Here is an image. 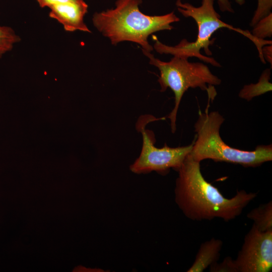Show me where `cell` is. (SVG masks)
I'll list each match as a JSON object with an SVG mask.
<instances>
[{
  "instance_id": "cell-15",
  "label": "cell",
  "mask_w": 272,
  "mask_h": 272,
  "mask_svg": "<svg viewBox=\"0 0 272 272\" xmlns=\"http://www.w3.org/2000/svg\"><path fill=\"white\" fill-rule=\"evenodd\" d=\"M210 267L211 272H237L234 259L230 256L225 257L222 262H216Z\"/></svg>"
},
{
  "instance_id": "cell-16",
  "label": "cell",
  "mask_w": 272,
  "mask_h": 272,
  "mask_svg": "<svg viewBox=\"0 0 272 272\" xmlns=\"http://www.w3.org/2000/svg\"><path fill=\"white\" fill-rule=\"evenodd\" d=\"M262 55L265 61H267L272 66V45L267 44L262 48Z\"/></svg>"
},
{
  "instance_id": "cell-5",
  "label": "cell",
  "mask_w": 272,
  "mask_h": 272,
  "mask_svg": "<svg viewBox=\"0 0 272 272\" xmlns=\"http://www.w3.org/2000/svg\"><path fill=\"white\" fill-rule=\"evenodd\" d=\"M142 51L149 58L150 64L159 70L158 81L161 87L160 91L165 92L169 88L174 94L175 105L167 116L171 121L172 132L174 133L176 129L177 111L184 93L189 88H198L207 91L209 100H213L216 96L215 90L211 88L220 85L221 80L202 62H190L187 58L175 56L169 61H163L155 57L151 52Z\"/></svg>"
},
{
  "instance_id": "cell-11",
  "label": "cell",
  "mask_w": 272,
  "mask_h": 272,
  "mask_svg": "<svg viewBox=\"0 0 272 272\" xmlns=\"http://www.w3.org/2000/svg\"><path fill=\"white\" fill-rule=\"evenodd\" d=\"M253 221L256 228L260 231L272 230V201L262 204L251 210L247 215Z\"/></svg>"
},
{
  "instance_id": "cell-18",
  "label": "cell",
  "mask_w": 272,
  "mask_h": 272,
  "mask_svg": "<svg viewBox=\"0 0 272 272\" xmlns=\"http://www.w3.org/2000/svg\"><path fill=\"white\" fill-rule=\"evenodd\" d=\"M217 2L221 11L234 13V10L229 0H217Z\"/></svg>"
},
{
  "instance_id": "cell-13",
  "label": "cell",
  "mask_w": 272,
  "mask_h": 272,
  "mask_svg": "<svg viewBox=\"0 0 272 272\" xmlns=\"http://www.w3.org/2000/svg\"><path fill=\"white\" fill-rule=\"evenodd\" d=\"M251 34L259 39L264 40L272 36V14L271 12L259 20L253 26Z\"/></svg>"
},
{
  "instance_id": "cell-12",
  "label": "cell",
  "mask_w": 272,
  "mask_h": 272,
  "mask_svg": "<svg viewBox=\"0 0 272 272\" xmlns=\"http://www.w3.org/2000/svg\"><path fill=\"white\" fill-rule=\"evenodd\" d=\"M20 40L19 36L11 27L0 26V58L11 51L14 45Z\"/></svg>"
},
{
  "instance_id": "cell-7",
  "label": "cell",
  "mask_w": 272,
  "mask_h": 272,
  "mask_svg": "<svg viewBox=\"0 0 272 272\" xmlns=\"http://www.w3.org/2000/svg\"><path fill=\"white\" fill-rule=\"evenodd\" d=\"M234 262L237 272L271 271L272 230L261 232L253 225Z\"/></svg>"
},
{
  "instance_id": "cell-14",
  "label": "cell",
  "mask_w": 272,
  "mask_h": 272,
  "mask_svg": "<svg viewBox=\"0 0 272 272\" xmlns=\"http://www.w3.org/2000/svg\"><path fill=\"white\" fill-rule=\"evenodd\" d=\"M239 5H242L245 0H235ZM272 8V0H257V6L253 16L252 18L250 25L253 27L259 20L271 13Z\"/></svg>"
},
{
  "instance_id": "cell-2",
  "label": "cell",
  "mask_w": 272,
  "mask_h": 272,
  "mask_svg": "<svg viewBox=\"0 0 272 272\" xmlns=\"http://www.w3.org/2000/svg\"><path fill=\"white\" fill-rule=\"evenodd\" d=\"M142 0H117L115 7L95 13L92 21L95 27L108 38L112 44L130 41L140 45L142 50L151 52L150 35L160 31L173 29L171 24L180 19L172 12L168 14L149 16L139 9Z\"/></svg>"
},
{
  "instance_id": "cell-6",
  "label": "cell",
  "mask_w": 272,
  "mask_h": 272,
  "mask_svg": "<svg viewBox=\"0 0 272 272\" xmlns=\"http://www.w3.org/2000/svg\"><path fill=\"white\" fill-rule=\"evenodd\" d=\"M153 116H142L137 123V129L141 131L143 138V145L141 154L134 162L130 165V170L136 174H145L152 171L165 175L171 168L177 171L181 167L186 157L191 152L193 143L188 146L171 148L166 145L162 148H157L153 131L146 130V125L150 122L162 119Z\"/></svg>"
},
{
  "instance_id": "cell-3",
  "label": "cell",
  "mask_w": 272,
  "mask_h": 272,
  "mask_svg": "<svg viewBox=\"0 0 272 272\" xmlns=\"http://www.w3.org/2000/svg\"><path fill=\"white\" fill-rule=\"evenodd\" d=\"M214 1L202 0L201 5L196 7L188 3H182L181 0H177L176 5L178 11L184 17L192 18L195 21L198 27L197 38L193 42H188L183 39L177 45L172 46L162 43L154 36L153 48L162 54H171L187 59L190 57H196L213 66L221 67V64L214 58L201 54L200 50L203 48L207 55H212L209 47L213 43L214 40H211L210 38L216 31L224 28L238 32L250 39L258 50L259 56H261L262 47L270 44L271 41L256 38L248 30L235 28L222 21L214 8Z\"/></svg>"
},
{
  "instance_id": "cell-17",
  "label": "cell",
  "mask_w": 272,
  "mask_h": 272,
  "mask_svg": "<svg viewBox=\"0 0 272 272\" xmlns=\"http://www.w3.org/2000/svg\"><path fill=\"white\" fill-rule=\"evenodd\" d=\"M72 0H36L41 8L48 7L62 3H64Z\"/></svg>"
},
{
  "instance_id": "cell-4",
  "label": "cell",
  "mask_w": 272,
  "mask_h": 272,
  "mask_svg": "<svg viewBox=\"0 0 272 272\" xmlns=\"http://www.w3.org/2000/svg\"><path fill=\"white\" fill-rule=\"evenodd\" d=\"M224 118L218 111L199 112L194 124L196 140L193 142L190 155L200 162L205 159L225 162L244 167H255L272 160V145H258L253 151L231 147L221 138L220 129Z\"/></svg>"
},
{
  "instance_id": "cell-10",
  "label": "cell",
  "mask_w": 272,
  "mask_h": 272,
  "mask_svg": "<svg viewBox=\"0 0 272 272\" xmlns=\"http://www.w3.org/2000/svg\"><path fill=\"white\" fill-rule=\"evenodd\" d=\"M270 70L266 69L264 70L257 83L245 85L240 91L239 96L247 101L251 100L253 98L271 91L272 84L269 82Z\"/></svg>"
},
{
  "instance_id": "cell-8",
  "label": "cell",
  "mask_w": 272,
  "mask_h": 272,
  "mask_svg": "<svg viewBox=\"0 0 272 272\" xmlns=\"http://www.w3.org/2000/svg\"><path fill=\"white\" fill-rule=\"evenodd\" d=\"M88 6L83 0H72L49 8V17L61 24L66 31L91 32L84 21Z\"/></svg>"
},
{
  "instance_id": "cell-9",
  "label": "cell",
  "mask_w": 272,
  "mask_h": 272,
  "mask_svg": "<svg viewBox=\"0 0 272 272\" xmlns=\"http://www.w3.org/2000/svg\"><path fill=\"white\" fill-rule=\"evenodd\" d=\"M223 242L212 238L203 242L200 246L195 258L188 269V272H202L219 259Z\"/></svg>"
},
{
  "instance_id": "cell-1",
  "label": "cell",
  "mask_w": 272,
  "mask_h": 272,
  "mask_svg": "<svg viewBox=\"0 0 272 272\" xmlns=\"http://www.w3.org/2000/svg\"><path fill=\"white\" fill-rule=\"evenodd\" d=\"M175 199L184 215L193 221L220 218L226 222L235 219L257 195L256 192L237 191L228 198L203 177L200 162L190 153L178 170Z\"/></svg>"
}]
</instances>
